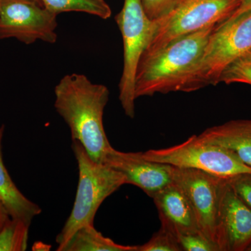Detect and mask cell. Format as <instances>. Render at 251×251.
Wrapping results in <instances>:
<instances>
[{
  "label": "cell",
  "mask_w": 251,
  "mask_h": 251,
  "mask_svg": "<svg viewBox=\"0 0 251 251\" xmlns=\"http://www.w3.org/2000/svg\"><path fill=\"white\" fill-rule=\"evenodd\" d=\"M106 86L91 82L83 74L64 75L54 87V108L77 141L94 161L103 163L113 148L104 129V110L108 102Z\"/></svg>",
  "instance_id": "6da1fadb"
},
{
  "label": "cell",
  "mask_w": 251,
  "mask_h": 251,
  "mask_svg": "<svg viewBox=\"0 0 251 251\" xmlns=\"http://www.w3.org/2000/svg\"><path fill=\"white\" fill-rule=\"evenodd\" d=\"M216 26L180 37L156 53L142 56L135 74V99L180 92Z\"/></svg>",
  "instance_id": "7a4b0ae2"
},
{
  "label": "cell",
  "mask_w": 251,
  "mask_h": 251,
  "mask_svg": "<svg viewBox=\"0 0 251 251\" xmlns=\"http://www.w3.org/2000/svg\"><path fill=\"white\" fill-rule=\"evenodd\" d=\"M72 148L78 167V184L72 212L56 237L57 251H62L81 227L94 226L102 203L126 184L125 175L106 163L94 161L79 142L72 141Z\"/></svg>",
  "instance_id": "3957f363"
},
{
  "label": "cell",
  "mask_w": 251,
  "mask_h": 251,
  "mask_svg": "<svg viewBox=\"0 0 251 251\" xmlns=\"http://www.w3.org/2000/svg\"><path fill=\"white\" fill-rule=\"evenodd\" d=\"M251 50V9L218 25L201 59L180 92H195L220 83L223 72Z\"/></svg>",
  "instance_id": "277c9868"
},
{
  "label": "cell",
  "mask_w": 251,
  "mask_h": 251,
  "mask_svg": "<svg viewBox=\"0 0 251 251\" xmlns=\"http://www.w3.org/2000/svg\"><path fill=\"white\" fill-rule=\"evenodd\" d=\"M240 1L175 0L169 12L153 21L152 34L142 56L156 53L180 37L221 24L232 16Z\"/></svg>",
  "instance_id": "5b68a950"
},
{
  "label": "cell",
  "mask_w": 251,
  "mask_h": 251,
  "mask_svg": "<svg viewBox=\"0 0 251 251\" xmlns=\"http://www.w3.org/2000/svg\"><path fill=\"white\" fill-rule=\"evenodd\" d=\"M150 161L178 168H193L216 177L229 179L242 174H251V167L231 150L204 141L197 135L170 148L141 152Z\"/></svg>",
  "instance_id": "8992f818"
},
{
  "label": "cell",
  "mask_w": 251,
  "mask_h": 251,
  "mask_svg": "<svg viewBox=\"0 0 251 251\" xmlns=\"http://www.w3.org/2000/svg\"><path fill=\"white\" fill-rule=\"evenodd\" d=\"M124 46L123 71L120 84V103L125 115L135 117V78L138 63L146 49L153 22L144 11L142 0H125L122 11L115 16Z\"/></svg>",
  "instance_id": "52a82bcc"
},
{
  "label": "cell",
  "mask_w": 251,
  "mask_h": 251,
  "mask_svg": "<svg viewBox=\"0 0 251 251\" xmlns=\"http://www.w3.org/2000/svg\"><path fill=\"white\" fill-rule=\"evenodd\" d=\"M57 15L40 0H0V39L14 38L25 44L57 41Z\"/></svg>",
  "instance_id": "ba28073f"
},
{
  "label": "cell",
  "mask_w": 251,
  "mask_h": 251,
  "mask_svg": "<svg viewBox=\"0 0 251 251\" xmlns=\"http://www.w3.org/2000/svg\"><path fill=\"white\" fill-rule=\"evenodd\" d=\"M173 181L179 185L187 196L197 217L201 232L216 244L220 198L226 179L193 168L175 166L173 168Z\"/></svg>",
  "instance_id": "9c48e42d"
},
{
  "label": "cell",
  "mask_w": 251,
  "mask_h": 251,
  "mask_svg": "<svg viewBox=\"0 0 251 251\" xmlns=\"http://www.w3.org/2000/svg\"><path fill=\"white\" fill-rule=\"evenodd\" d=\"M216 244L220 251H246L251 244V207L225 180L220 198Z\"/></svg>",
  "instance_id": "30bf717a"
},
{
  "label": "cell",
  "mask_w": 251,
  "mask_h": 251,
  "mask_svg": "<svg viewBox=\"0 0 251 251\" xmlns=\"http://www.w3.org/2000/svg\"><path fill=\"white\" fill-rule=\"evenodd\" d=\"M103 163L125 175L126 184L140 188L151 198L174 182L173 166L150 161L141 152H123L113 149Z\"/></svg>",
  "instance_id": "8fae6325"
},
{
  "label": "cell",
  "mask_w": 251,
  "mask_h": 251,
  "mask_svg": "<svg viewBox=\"0 0 251 251\" xmlns=\"http://www.w3.org/2000/svg\"><path fill=\"white\" fill-rule=\"evenodd\" d=\"M162 228L176 237L201 232L197 217L181 187L173 182L153 198Z\"/></svg>",
  "instance_id": "7c38bea8"
},
{
  "label": "cell",
  "mask_w": 251,
  "mask_h": 251,
  "mask_svg": "<svg viewBox=\"0 0 251 251\" xmlns=\"http://www.w3.org/2000/svg\"><path fill=\"white\" fill-rule=\"evenodd\" d=\"M198 136L228 149L251 167V120H232L206 128Z\"/></svg>",
  "instance_id": "4fadbf2b"
},
{
  "label": "cell",
  "mask_w": 251,
  "mask_h": 251,
  "mask_svg": "<svg viewBox=\"0 0 251 251\" xmlns=\"http://www.w3.org/2000/svg\"><path fill=\"white\" fill-rule=\"evenodd\" d=\"M5 126H0V201L10 217L19 219L30 226L31 221L41 213V208L23 194L14 184L3 161L2 140Z\"/></svg>",
  "instance_id": "5bb4252c"
},
{
  "label": "cell",
  "mask_w": 251,
  "mask_h": 251,
  "mask_svg": "<svg viewBox=\"0 0 251 251\" xmlns=\"http://www.w3.org/2000/svg\"><path fill=\"white\" fill-rule=\"evenodd\" d=\"M138 246L117 244L104 237L94 226L81 227L74 233L61 251H137Z\"/></svg>",
  "instance_id": "9a60e30c"
},
{
  "label": "cell",
  "mask_w": 251,
  "mask_h": 251,
  "mask_svg": "<svg viewBox=\"0 0 251 251\" xmlns=\"http://www.w3.org/2000/svg\"><path fill=\"white\" fill-rule=\"evenodd\" d=\"M46 9L53 14L84 12L98 16L103 20L111 16L112 11L105 0H40Z\"/></svg>",
  "instance_id": "2e32d148"
},
{
  "label": "cell",
  "mask_w": 251,
  "mask_h": 251,
  "mask_svg": "<svg viewBox=\"0 0 251 251\" xmlns=\"http://www.w3.org/2000/svg\"><path fill=\"white\" fill-rule=\"evenodd\" d=\"M29 225L10 218L0 229V251L27 250Z\"/></svg>",
  "instance_id": "e0dca14e"
},
{
  "label": "cell",
  "mask_w": 251,
  "mask_h": 251,
  "mask_svg": "<svg viewBox=\"0 0 251 251\" xmlns=\"http://www.w3.org/2000/svg\"><path fill=\"white\" fill-rule=\"evenodd\" d=\"M137 251H182L178 237L164 228L159 229L150 241L138 246Z\"/></svg>",
  "instance_id": "ac0fdd59"
},
{
  "label": "cell",
  "mask_w": 251,
  "mask_h": 251,
  "mask_svg": "<svg viewBox=\"0 0 251 251\" xmlns=\"http://www.w3.org/2000/svg\"><path fill=\"white\" fill-rule=\"evenodd\" d=\"M220 83H245L251 85V63L239 58L223 72Z\"/></svg>",
  "instance_id": "d6986e66"
},
{
  "label": "cell",
  "mask_w": 251,
  "mask_h": 251,
  "mask_svg": "<svg viewBox=\"0 0 251 251\" xmlns=\"http://www.w3.org/2000/svg\"><path fill=\"white\" fill-rule=\"evenodd\" d=\"M178 240L182 251H220L219 246L202 232L184 234Z\"/></svg>",
  "instance_id": "ffe728a7"
},
{
  "label": "cell",
  "mask_w": 251,
  "mask_h": 251,
  "mask_svg": "<svg viewBox=\"0 0 251 251\" xmlns=\"http://www.w3.org/2000/svg\"><path fill=\"white\" fill-rule=\"evenodd\" d=\"M175 0H142L144 11L149 19L154 21L169 12Z\"/></svg>",
  "instance_id": "44dd1931"
},
{
  "label": "cell",
  "mask_w": 251,
  "mask_h": 251,
  "mask_svg": "<svg viewBox=\"0 0 251 251\" xmlns=\"http://www.w3.org/2000/svg\"><path fill=\"white\" fill-rule=\"evenodd\" d=\"M227 181L237 196L251 207V174L238 175Z\"/></svg>",
  "instance_id": "7402d4cb"
},
{
  "label": "cell",
  "mask_w": 251,
  "mask_h": 251,
  "mask_svg": "<svg viewBox=\"0 0 251 251\" xmlns=\"http://www.w3.org/2000/svg\"><path fill=\"white\" fill-rule=\"evenodd\" d=\"M251 9V0H241L240 4L229 18H234Z\"/></svg>",
  "instance_id": "603a6c76"
},
{
  "label": "cell",
  "mask_w": 251,
  "mask_h": 251,
  "mask_svg": "<svg viewBox=\"0 0 251 251\" xmlns=\"http://www.w3.org/2000/svg\"><path fill=\"white\" fill-rule=\"evenodd\" d=\"M10 216L2 202L0 201V229L6 224V221L10 219Z\"/></svg>",
  "instance_id": "cb8c5ba5"
},
{
  "label": "cell",
  "mask_w": 251,
  "mask_h": 251,
  "mask_svg": "<svg viewBox=\"0 0 251 251\" xmlns=\"http://www.w3.org/2000/svg\"><path fill=\"white\" fill-rule=\"evenodd\" d=\"M41 248H44V249H50V246L46 245V244H43V243L42 244H41V242H36L35 243V244H34V247L32 248V250L37 251L39 250V249H39V250H41ZM45 250L47 251L46 250V249H45Z\"/></svg>",
  "instance_id": "d4e9b609"
},
{
  "label": "cell",
  "mask_w": 251,
  "mask_h": 251,
  "mask_svg": "<svg viewBox=\"0 0 251 251\" xmlns=\"http://www.w3.org/2000/svg\"><path fill=\"white\" fill-rule=\"evenodd\" d=\"M243 60L246 61V62L251 63V50L249 52H247L242 57H241Z\"/></svg>",
  "instance_id": "484cf974"
},
{
  "label": "cell",
  "mask_w": 251,
  "mask_h": 251,
  "mask_svg": "<svg viewBox=\"0 0 251 251\" xmlns=\"http://www.w3.org/2000/svg\"><path fill=\"white\" fill-rule=\"evenodd\" d=\"M251 251V244L249 245V247L247 248V251Z\"/></svg>",
  "instance_id": "4316f807"
}]
</instances>
